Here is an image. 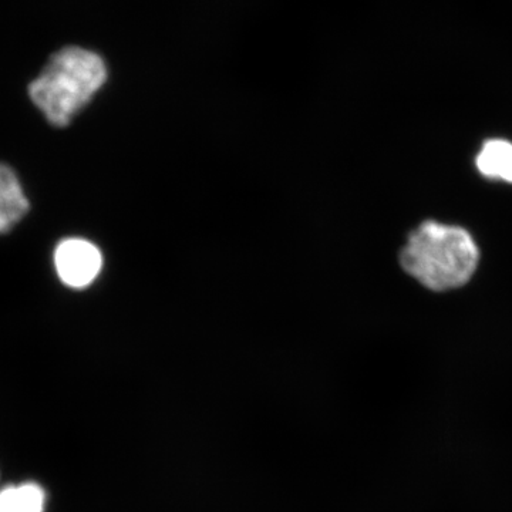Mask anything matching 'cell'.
Masks as SVG:
<instances>
[{
  "label": "cell",
  "mask_w": 512,
  "mask_h": 512,
  "mask_svg": "<svg viewBox=\"0 0 512 512\" xmlns=\"http://www.w3.org/2000/svg\"><path fill=\"white\" fill-rule=\"evenodd\" d=\"M107 80L103 57L67 46L50 56L29 84V96L52 126L66 127L92 101Z\"/></svg>",
  "instance_id": "1"
},
{
  "label": "cell",
  "mask_w": 512,
  "mask_h": 512,
  "mask_svg": "<svg viewBox=\"0 0 512 512\" xmlns=\"http://www.w3.org/2000/svg\"><path fill=\"white\" fill-rule=\"evenodd\" d=\"M478 258L476 242L466 229L434 221L421 224L400 254L404 271L437 292L466 285Z\"/></svg>",
  "instance_id": "2"
},
{
  "label": "cell",
  "mask_w": 512,
  "mask_h": 512,
  "mask_svg": "<svg viewBox=\"0 0 512 512\" xmlns=\"http://www.w3.org/2000/svg\"><path fill=\"white\" fill-rule=\"evenodd\" d=\"M55 266L60 281L69 288L92 285L103 266L100 249L86 239H64L55 251Z\"/></svg>",
  "instance_id": "3"
},
{
  "label": "cell",
  "mask_w": 512,
  "mask_h": 512,
  "mask_svg": "<svg viewBox=\"0 0 512 512\" xmlns=\"http://www.w3.org/2000/svg\"><path fill=\"white\" fill-rule=\"evenodd\" d=\"M29 201L15 171L0 164V234H6L28 214Z\"/></svg>",
  "instance_id": "4"
},
{
  "label": "cell",
  "mask_w": 512,
  "mask_h": 512,
  "mask_svg": "<svg viewBox=\"0 0 512 512\" xmlns=\"http://www.w3.org/2000/svg\"><path fill=\"white\" fill-rule=\"evenodd\" d=\"M476 163L478 171L485 177L512 183V144L508 141H487L481 148Z\"/></svg>",
  "instance_id": "5"
},
{
  "label": "cell",
  "mask_w": 512,
  "mask_h": 512,
  "mask_svg": "<svg viewBox=\"0 0 512 512\" xmlns=\"http://www.w3.org/2000/svg\"><path fill=\"white\" fill-rule=\"evenodd\" d=\"M45 493L37 484L8 487L0 493V512H43Z\"/></svg>",
  "instance_id": "6"
}]
</instances>
